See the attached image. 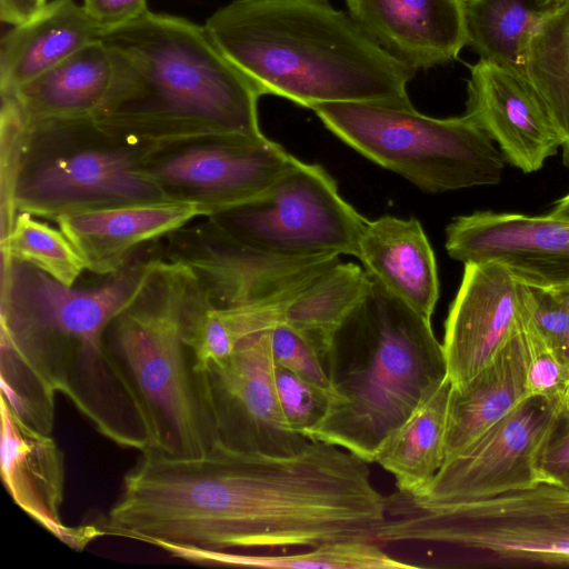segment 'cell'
I'll return each mask as SVG.
<instances>
[{"mask_svg": "<svg viewBox=\"0 0 569 569\" xmlns=\"http://www.w3.org/2000/svg\"><path fill=\"white\" fill-rule=\"evenodd\" d=\"M558 486H562L565 488H568L569 489V477L566 478L561 483H559Z\"/></svg>", "mask_w": 569, "mask_h": 569, "instance_id": "42", "label": "cell"}, {"mask_svg": "<svg viewBox=\"0 0 569 569\" xmlns=\"http://www.w3.org/2000/svg\"><path fill=\"white\" fill-rule=\"evenodd\" d=\"M552 11L537 0H465L467 44L480 60L527 76L531 41Z\"/></svg>", "mask_w": 569, "mask_h": 569, "instance_id": "26", "label": "cell"}, {"mask_svg": "<svg viewBox=\"0 0 569 569\" xmlns=\"http://www.w3.org/2000/svg\"><path fill=\"white\" fill-rule=\"evenodd\" d=\"M298 160L263 133L212 134L153 142L141 167L167 199L207 218L254 199Z\"/></svg>", "mask_w": 569, "mask_h": 569, "instance_id": "11", "label": "cell"}, {"mask_svg": "<svg viewBox=\"0 0 569 569\" xmlns=\"http://www.w3.org/2000/svg\"><path fill=\"white\" fill-rule=\"evenodd\" d=\"M1 252L37 267L67 287L74 286L87 270L81 254L59 228L27 212L17 213L10 231L1 238Z\"/></svg>", "mask_w": 569, "mask_h": 569, "instance_id": "30", "label": "cell"}, {"mask_svg": "<svg viewBox=\"0 0 569 569\" xmlns=\"http://www.w3.org/2000/svg\"><path fill=\"white\" fill-rule=\"evenodd\" d=\"M545 482L559 485L569 477V420L560 413L541 459Z\"/></svg>", "mask_w": 569, "mask_h": 569, "instance_id": "35", "label": "cell"}, {"mask_svg": "<svg viewBox=\"0 0 569 569\" xmlns=\"http://www.w3.org/2000/svg\"><path fill=\"white\" fill-rule=\"evenodd\" d=\"M369 278L363 297L331 333L323 358L330 406L308 439L373 462L448 372L431 320Z\"/></svg>", "mask_w": 569, "mask_h": 569, "instance_id": "5", "label": "cell"}, {"mask_svg": "<svg viewBox=\"0 0 569 569\" xmlns=\"http://www.w3.org/2000/svg\"><path fill=\"white\" fill-rule=\"evenodd\" d=\"M112 81L92 119L137 141L262 134L260 88L216 47L203 26L146 11L106 29Z\"/></svg>", "mask_w": 569, "mask_h": 569, "instance_id": "3", "label": "cell"}, {"mask_svg": "<svg viewBox=\"0 0 569 569\" xmlns=\"http://www.w3.org/2000/svg\"><path fill=\"white\" fill-rule=\"evenodd\" d=\"M466 113L525 173L541 169L561 146L555 122L528 76L479 60L470 67Z\"/></svg>", "mask_w": 569, "mask_h": 569, "instance_id": "17", "label": "cell"}, {"mask_svg": "<svg viewBox=\"0 0 569 569\" xmlns=\"http://www.w3.org/2000/svg\"><path fill=\"white\" fill-rule=\"evenodd\" d=\"M348 13L412 70L455 60L467 44L465 0H346Z\"/></svg>", "mask_w": 569, "mask_h": 569, "instance_id": "19", "label": "cell"}, {"mask_svg": "<svg viewBox=\"0 0 569 569\" xmlns=\"http://www.w3.org/2000/svg\"><path fill=\"white\" fill-rule=\"evenodd\" d=\"M112 81L110 53L100 40L87 44L11 91L27 122L92 118Z\"/></svg>", "mask_w": 569, "mask_h": 569, "instance_id": "23", "label": "cell"}, {"mask_svg": "<svg viewBox=\"0 0 569 569\" xmlns=\"http://www.w3.org/2000/svg\"><path fill=\"white\" fill-rule=\"evenodd\" d=\"M47 3V0H0V19L11 26L19 24L38 11Z\"/></svg>", "mask_w": 569, "mask_h": 569, "instance_id": "37", "label": "cell"}, {"mask_svg": "<svg viewBox=\"0 0 569 569\" xmlns=\"http://www.w3.org/2000/svg\"><path fill=\"white\" fill-rule=\"evenodd\" d=\"M207 218L246 244L286 257H357L368 221L321 166L300 160L254 199Z\"/></svg>", "mask_w": 569, "mask_h": 569, "instance_id": "10", "label": "cell"}, {"mask_svg": "<svg viewBox=\"0 0 569 569\" xmlns=\"http://www.w3.org/2000/svg\"><path fill=\"white\" fill-rule=\"evenodd\" d=\"M104 29L73 0H52L0 42V91H11L89 43Z\"/></svg>", "mask_w": 569, "mask_h": 569, "instance_id": "22", "label": "cell"}, {"mask_svg": "<svg viewBox=\"0 0 569 569\" xmlns=\"http://www.w3.org/2000/svg\"><path fill=\"white\" fill-rule=\"evenodd\" d=\"M340 140L427 192L501 181L506 160L467 114L433 118L413 106L330 102L311 108Z\"/></svg>", "mask_w": 569, "mask_h": 569, "instance_id": "9", "label": "cell"}, {"mask_svg": "<svg viewBox=\"0 0 569 569\" xmlns=\"http://www.w3.org/2000/svg\"><path fill=\"white\" fill-rule=\"evenodd\" d=\"M370 278L358 264L338 261L306 284L287 305L282 322L322 336L331 333L363 297Z\"/></svg>", "mask_w": 569, "mask_h": 569, "instance_id": "29", "label": "cell"}, {"mask_svg": "<svg viewBox=\"0 0 569 569\" xmlns=\"http://www.w3.org/2000/svg\"><path fill=\"white\" fill-rule=\"evenodd\" d=\"M451 389L447 378L378 449L373 462L395 477L398 491L419 493L441 468Z\"/></svg>", "mask_w": 569, "mask_h": 569, "instance_id": "25", "label": "cell"}, {"mask_svg": "<svg viewBox=\"0 0 569 569\" xmlns=\"http://www.w3.org/2000/svg\"><path fill=\"white\" fill-rule=\"evenodd\" d=\"M377 538L450 546L467 551L478 567L569 566V489L541 482L437 507L395 499Z\"/></svg>", "mask_w": 569, "mask_h": 569, "instance_id": "8", "label": "cell"}, {"mask_svg": "<svg viewBox=\"0 0 569 569\" xmlns=\"http://www.w3.org/2000/svg\"><path fill=\"white\" fill-rule=\"evenodd\" d=\"M217 442L239 451L289 455L309 441L287 426L276 392L270 329L241 340L206 367Z\"/></svg>", "mask_w": 569, "mask_h": 569, "instance_id": "14", "label": "cell"}, {"mask_svg": "<svg viewBox=\"0 0 569 569\" xmlns=\"http://www.w3.org/2000/svg\"><path fill=\"white\" fill-rule=\"evenodd\" d=\"M561 409L530 396L469 445L446 459L417 495L393 496L412 506L437 507L529 489L545 478L541 459Z\"/></svg>", "mask_w": 569, "mask_h": 569, "instance_id": "12", "label": "cell"}, {"mask_svg": "<svg viewBox=\"0 0 569 569\" xmlns=\"http://www.w3.org/2000/svg\"><path fill=\"white\" fill-rule=\"evenodd\" d=\"M445 321L448 378L460 388L486 368L518 327L519 282L500 263H465Z\"/></svg>", "mask_w": 569, "mask_h": 569, "instance_id": "16", "label": "cell"}, {"mask_svg": "<svg viewBox=\"0 0 569 569\" xmlns=\"http://www.w3.org/2000/svg\"><path fill=\"white\" fill-rule=\"evenodd\" d=\"M274 385L287 426L308 439L327 415L331 393L276 363Z\"/></svg>", "mask_w": 569, "mask_h": 569, "instance_id": "33", "label": "cell"}, {"mask_svg": "<svg viewBox=\"0 0 569 569\" xmlns=\"http://www.w3.org/2000/svg\"><path fill=\"white\" fill-rule=\"evenodd\" d=\"M204 29L263 94L311 109L330 102L411 106L415 70L328 0H233Z\"/></svg>", "mask_w": 569, "mask_h": 569, "instance_id": "4", "label": "cell"}, {"mask_svg": "<svg viewBox=\"0 0 569 569\" xmlns=\"http://www.w3.org/2000/svg\"><path fill=\"white\" fill-rule=\"evenodd\" d=\"M527 76L545 102L569 168V6L553 10L530 44Z\"/></svg>", "mask_w": 569, "mask_h": 569, "instance_id": "28", "label": "cell"}, {"mask_svg": "<svg viewBox=\"0 0 569 569\" xmlns=\"http://www.w3.org/2000/svg\"><path fill=\"white\" fill-rule=\"evenodd\" d=\"M156 242L96 284L67 287L37 267L2 256L1 398L29 427L51 435L63 395L113 443L142 452L148 438L104 347L111 319L139 291Z\"/></svg>", "mask_w": 569, "mask_h": 569, "instance_id": "2", "label": "cell"}, {"mask_svg": "<svg viewBox=\"0 0 569 569\" xmlns=\"http://www.w3.org/2000/svg\"><path fill=\"white\" fill-rule=\"evenodd\" d=\"M369 461L309 440L297 452H244L218 442L204 455L142 452L99 525L104 535L222 551L375 540L388 497Z\"/></svg>", "mask_w": 569, "mask_h": 569, "instance_id": "1", "label": "cell"}, {"mask_svg": "<svg viewBox=\"0 0 569 569\" xmlns=\"http://www.w3.org/2000/svg\"><path fill=\"white\" fill-rule=\"evenodd\" d=\"M270 347L276 365L331 393L323 362L329 342L323 337L281 321L270 329Z\"/></svg>", "mask_w": 569, "mask_h": 569, "instance_id": "32", "label": "cell"}, {"mask_svg": "<svg viewBox=\"0 0 569 569\" xmlns=\"http://www.w3.org/2000/svg\"><path fill=\"white\" fill-rule=\"evenodd\" d=\"M446 250L460 262H497L521 284L569 291V222L551 216L475 211L446 229Z\"/></svg>", "mask_w": 569, "mask_h": 569, "instance_id": "15", "label": "cell"}, {"mask_svg": "<svg viewBox=\"0 0 569 569\" xmlns=\"http://www.w3.org/2000/svg\"><path fill=\"white\" fill-rule=\"evenodd\" d=\"M548 214L556 219L569 222V193L555 202Z\"/></svg>", "mask_w": 569, "mask_h": 569, "instance_id": "38", "label": "cell"}, {"mask_svg": "<svg viewBox=\"0 0 569 569\" xmlns=\"http://www.w3.org/2000/svg\"><path fill=\"white\" fill-rule=\"evenodd\" d=\"M519 292L521 305L535 329L565 360L569 329L568 291L540 289L519 283Z\"/></svg>", "mask_w": 569, "mask_h": 569, "instance_id": "34", "label": "cell"}, {"mask_svg": "<svg viewBox=\"0 0 569 569\" xmlns=\"http://www.w3.org/2000/svg\"><path fill=\"white\" fill-rule=\"evenodd\" d=\"M568 295H569V291H568ZM565 360L569 367V329H568L567 342H566V348H565Z\"/></svg>", "mask_w": 569, "mask_h": 569, "instance_id": "40", "label": "cell"}, {"mask_svg": "<svg viewBox=\"0 0 569 569\" xmlns=\"http://www.w3.org/2000/svg\"><path fill=\"white\" fill-rule=\"evenodd\" d=\"M537 2L540 6H542L547 9H551V10H556V9H560V8L569 6V0H537Z\"/></svg>", "mask_w": 569, "mask_h": 569, "instance_id": "39", "label": "cell"}, {"mask_svg": "<svg viewBox=\"0 0 569 569\" xmlns=\"http://www.w3.org/2000/svg\"><path fill=\"white\" fill-rule=\"evenodd\" d=\"M197 217L202 214L194 204L163 199L67 213L54 221L81 254L87 270L103 277Z\"/></svg>", "mask_w": 569, "mask_h": 569, "instance_id": "20", "label": "cell"}, {"mask_svg": "<svg viewBox=\"0 0 569 569\" xmlns=\"http://www.w3.org/2000/svg\"><path fill=\"white\" fill-rule=\"evenodd\" d=\"M530 397L519 327L493 360L460 388L451 389L445 460L459 452Z\"/></svg>", "mask_w": 569, "mask_h": 569, "instance_id": "24", "label": "cell"}, {"mask_svg": "<svg viewBox=\"0 0 569 569\" xmlns=\"http://www.w3.org/2000/svg\"><path fill=\"white\" fill-rule=\"evenodd\" d=\"M2 237L19 212L60 216L167 199L142 170L152 142L111 133L92 118L27 122L1 103Z\"/></svg>", "mask_w": 569, "mask_h": 569, "instance_id": "7", "label": "cell"}, {"mask_svg": "<svg viewBox=\"0 0 569 569\" xmlns=\"http://www.w3.org/2000/svg\"><path fill=\"white\" fill-rule=\"evenodd\" d=\"M357 258L369 274L431 320L439 279L433 250L417 219L387 214L367 221Z\"/></svg>", "mask_w": 569, "mask_h": 569, "instance_id": "21", "label": "cell"}, {"mask_svg": "<svg viewBox=\"0 0 569 569\" xmlns=\"http://www.w3.org/2000/svg\"><path fill=\"white\" fill-rule=\"evenodd\" d=\"M518 327L525 348L527 386L530 396L542 397L563 411L569 398L568 365L535 329L521 301Z\"/></svg>", "mask_w": 569, "mask_h": 569, "instance_id": "31", "label": "cell"}, {"mask_svg": "<svg viewBox=\"0 0 569 569\" xmlns=\"http://www.w3.org/2000/svg\"><path fill=\"white\" fill-rule=\"evenodd\" d=\"M562 415L569 420V398H568V400H567V402L565 405Z\"/></svg>", "mask_w": 569, "mask_h": 569, "instance_id": "41", "label": "cell"}, {"mask_svg": "<svg viewBox=\"0 0 569 569\" xmlns=\"http://www.w3.org/2000/svg\"><path fill=\"white\" fill-rule=\"evenodd\" d=\"M82 6L104 30L148 11L146 0H83Z\"/></svg>", "mask_w": 569, "mask_h": 569, "instance_id": "36", "label": "cell"}, {"mask_svg": "<svg viewBox=\"0 0 569 569\" xmlns=\"http://www.w3.org/2000/svg\"><path fill=\"white\" fill-rule=\"evenodd\" d=\"M189 273L158 248L141 288L104 332L107 356L138 412L148 451L172 458L200 457L217 442L207 372L183 336Z\"/></svg>", "mask_w": 569, "mask_h": 569, "instance_id": "6", "label": "cell"}, {"mask_svg": "<svg viewBox=\"0 0 569 569\" xmlns=\"http://www.w3.org/2000/svg\"><path fill=\"white\" fill-rule=\"evenodd\" d=\"M162 258L187 266L218 308L290 301L338 254L286 257L246 244L204 218L158 240Z\"/></svg>", "mask_w": 569, "mask_h": 569, "instance_id": "13", "label": "cell"}, {"mask_svg": "<svg viewBox=\"0 0 569 569\" xmlns=\"http://www.w3.org/2000/svg\"><path fill=\"white\" fill-rule=\"evenodd\" d=\"M375 540L327 542L310 551L268 556L212 551L166 545L161 549L177 558L202 565L296 569H407L417 566L386 553Z\"/></svg>", "mask_w": 569, "mask_h": 569, "instance_id": "27", "label": "cell"}, {"mask_svg": "<svg viewBox=\"0 0 569 569\" xmlns=\"http://www.w3.org/2000/svg\"><path fill=\"white\" fill-rule=\"evenodd\" d=\"M0 416L1 477L14 503L76 550L103 536L98 525L63 523L64 460L54 439L21 421L1 397Z\"/></svg>", "mask_w": 569, "mask_h": 569, "instance_id": "18", "label": "cell"}]
</instances>
